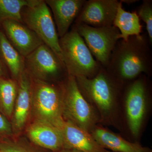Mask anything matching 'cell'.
Returning a JSON list of instances; mask_svg holds the SVG:
<instances>
[{"mask_svg":"<svg viewBox=\"0 0 152 152\" xmlns=\"http://www.w3.org/2000/svg\"><path fill=\"white\" fill-rule=\"evenodd\" d=\"M0 55L14 80L25 71L24 58L17 51L6 35L0 32Z\"/></svg>","mask_w":152,"mask_h":152,"instance_id":"18","label":"cell"},{"mask_svg":"<svg viewBox=\"0 0 152 152\" xmlns=\"http://www.w3.org/2000/svg\"><path fill=\"white\" fill-rule=\"evenodd\" d=\"M22 17L23 21L27 26L35 33L43 43L53 51L63 61L56 25L45 1L36 0L33 5L24 8L22 12Z\"/></svg>","mask_w":152,"mask_h":152,"instance_id":"6","label":"cell"},{"mask_svg":"<svg viewBox=\"0 0 152 152\" xmlns=\"http://www.w3.org/2000/svg\"><path fill=\"white\" fill-rule=\"evenodd\" d=\"M40 148L23 137L0 140V151L2 152H44Z\"/></svg>","mask_w":152,"mask_h":152,"instance_id":"21","label":"cell"},{"mask_svg":"<svg viewBox=\"0 0 152 152\" xmlns=\"http://www.w3.org/2000/svg\"><path fill=\"white\" fill-rule=\"evenodd\" d=\"M125 89V110L128 126L133 136L140 133L146 114L149 96L147 76L143 74L127 83Z\"/></svg>","mask_w":152,"mask_h":152,"instance_id":"8","label":"cell"},{"mask_svg":"<svg viewBox=\"0 0 152 152\" xmlns=\"http://www.w3.org/2000/svg\"><path fill=\"white\" fill-rule=\"evenodd\" d=\"M75 78L79 90L98 113L101 121H113L124 85L103 67L93 77L79 76Z\"/></svg>","mask_w":152,"mask_h":152,"instance_id":"2","label":"cell"},{"mask_svg":"<svg viewBox=\"0 0 152 152\" xmlns=\"http://www.w3.org/2000/svg\"><path fill=\"white\" fill-rule=\"evenodd\" d=\"M113 152L107 151V152ZM148 152H151V151H149Z\"/></svg>","mask_w":152,"mask_h":152,"instance_id":"27","label":"cell"},{"mask_svg":"<svg viewBox=\"0 0 152 152\" xmlns=\"http://www.w3.org/2000/svg\"><path fill=\"white\" fill-rule=\"evenodd\" d=\"M147 34L131 36L127 41H118L106 68L108 72L123 84L152 71V53Z\"/></svg>","mask_w":152,"mask_h":152,"instance_id":"1","label":"cell"},{"mask_svg":"<svg viewBox=\"0 0 152 152\" xmlns=\"http://www.w3.org/2000/svg\"><path fill=\"white\" fill-rule=\"evenodd\" d=\"M25 70L32 78L50 82L68 75L63 63L45 44L38 47L24 58Z\"/></svg>","mask_w":152,"mask_h":152,"instance_id":"9","label":"cell"},{"mask_svg":"<svg viewBox=\"0 0 152 152\" xmlns=\"http://www.w3.org/2000/svg\"><path fill=\"white\" fill-rule=\"evenodd\" d=\"M36 0H0V20H13L22 23V12L33 5Z\"/></svg>","mask_w":152,"mask_h":152,"instance_id":"20","label":"cell"},{"mask_svg":"<svg viewBox=\"0 0 152 152\" xmlns=\"http://www.w3.org/2000/svg\"><path fill=\"white\" fill-rule=\"evenodd\" d=\"M98 143L104 149L113 152H148L147 148L138 142H131L105 128L96 126L91 132Z\"/></svg>","mask_w":152,"mask_h":152,"instance_id":"16","label":"cell"},{"mask_svg":"<svg viewBox=\"0 0 152 152\" xmlns=\"http://www.w3.org/2000/svg\"><path fill=\"white\" fill-rule=\"evenodd\" d=\"M59 45L68 75L90 78L96 75L102 67L95 60L74 27L60 38Z\"/></svg>","mask_w":152,"mask_h":152,"instance_id":"4","label":"cell"},{"mask_svg":"<svg viewBox=\"0 0 152 152\" xmlns=\"http://www.w3.org/2000/svg\"><path fill=\"white\" fill-rule=\"evenodd\" d=\"M63 116L65 121L90 133L101 122L98 113L79 90L75 77L69 75L64 86Z\"/></svg>","mask_w":152,"mask_h":152,"instance_id":"5","label":"cell"},{"mask_svg":"<svg viewBox=\"0 0 152 152\" xmlns=\"http://www.w3.org/2000/svg\"><path fill=\"white\" fill-rule=\"evenodd\" d=\"M16 80L0 77V113L10 121L18 92Z\"/></svg>","mask_w":152,"mask_h":152,"instance_id":"19","label":"cell"},{"mask_svg":"<svg viewBox=\"0 0 152 152\" xmlns=\"http://www.w3.org/2000/svg\"><path fill=\"white\" fill-rule=\"evenodd\" d=\"M86 0H47L46 3L52 11L56 25L59 37L69 32V28L75 20Z\"/></svg>","mask_w":152,"mask_h":152,"instance_id":"14","label":"cell"},{"mask_svg":"<svg viewBox=\"0 0 152 152\" xmlns=\"http://www.w3.org/2000/svg\"><path fill=\"white\" fill-rule=\"evenodd\" d=\"M140 19L146 24L147 35L152 43V1L144 0L136 11Z\"/></svg>","mask_w":152,"mask_h":152,"instance_id":"22","label":"cell"},{"mask_svg":"<svg viewBox=\"0 0 152 152\" xmlns=\"http://www.w3.org/2000/svg\"><path fill=\"white\" fill-rule=\"evenodd\" d=\"M64 148L74 149L83 152H106L98 143L91 133L70 122L65 121L60 129Z\"/></svg>","mask_w":152,"mask_h":152,"instance_id":"15","label":"cell"},{"mask_svg":"<svg viewBox=\"0 0 152 152\" xmlns=\"http://www.w3.org/2000/svg\"><path fill=\"white\" fill-rule=\"evenodd\" d=\"M25 130L28 140L41 148L56 152L64 148L61 131L49 123L33 120Z\"/></svg>","mask_w":152,"mask_h":152,"instance_id":"12","label":"cell"},{"mask_svg":"<svg viewBox=\"0 0 152 152\" xmlns=\"http://www.w3.org/2000/svg\"><path fill=\"white\" fill-rule=\"evenodd\" d=\"M113 26L119 31L120 39L126 41L131 36L141 35L142 26L137 12H131L125 10L121 1Z\"/></svg>","mask_w":152,"mask_h":152,"instance_id":"17","label":"cell"},{"mask_svg":"<svg viewBox=\"0 0 152 152\" xmlns=\"http://www.w3.org/2000/svg\"><path fill=\"white\" fill-rule=\"evenodd\" d=\"M64 83L56 85L32 78L33 120L49 123L60 130L65 121L63 116Z\"/></svg>","mask_w":152,"mask_h":152,"instance_id":"3","label":"cell"},{"mask_svg":"<svg viewBox=\"0 0 152 152\" xmlns=\"http://www.w3.org/2000/svg\"><path fill=\"white\" fill-rule=\"evenodd\" d=\"M2 25L8 39L24 58L44 44L35 33L21 23L6 20Z\"/></svg>","mask_w":152,"mask_h":152,"instance_id":"13","label":"cell"},{"mask_svg":"<svg viewBox=\"0 0 152 152\" xmlns=\"http://www.w3.org/2000/svg\"><path fill=\"white\" fill-rule=\"evenodd\" d=\"M57 152H83L81 151H78L76 149H70V148H64L62 149L60 151Z\"/></svg>","mask_w":152,"mask_h":152,"instance_id":"24","label":"cell"},{"mask_svg":"<svg viewBox=\"0 0 152 152\" xmlns=\"http://www.w3.org/2000/svg\"><path fill=\"white\" fill-rule=\"evenodd\" d=\"M13 135L10 121L0 113V140L10 137Z\"/></svg>","mask_w":152,"mask_h":152,"instance_id":"23","label":"cell"},{"mask_svg":"<svg viewBox=\"0 0 152 152\" xmlns=\"http://www.w3.org/2000/svg\"><path fill=\"white\" fill-rule=\"evenodd\" d=\"M17 81L18 92L10 121L13 135L18 136L25 130L31 116L32 78L25 70Z\"/></svg>","mask_w":152,"mask_h":152,"instance_id":"11","label":"cell"},{"mask_svg":"<svg viewBox=\"0 0 152 152\" xmlns=\"http://www.w3.org/2000/svg\"><path fill=\"white\" fill-rule=\"evenodd\" d=\"M4 69H3L2 64L1 61L0 60V77H3L4 75Z\"/></svg>","mask_w":152,"mask_h":152,"instance_id":"26","label":"cell"},{"mask_svg":"<svg viewBox=\"0 0 152 152\" xmlns=\"http://www.w3.org/2000/svg\"><path fill=\"white\" fill-rule=\"evenodd\" d=\"M120 1L122 4L124 3L128 4H134V3L139 1H137V0H121Z\"/></svg>","mask_w":152,"mask_h":152,"instance_id":"25","label":"cell"},{"mask_svg":"<svg viewBox=\"0 0 152 152\" xmlns=\"http://www.w3.org/2000/svg\"><path fill=\"white\" fill-rule=\"evenodd\" d=\"M119 3L118 0L86 1L75 20L76 24L95 28L113 26Z\"/></svg>","mask_w":152,"mask_h":152,"instance_id":"10","label":"cell"},{"mask_svg":"<svg viewBox=\"0 0 152 152\" xmlns=\"http://www.w3.org/2000/svg\"><path fill=\"white\" fill-rule=\"evenodd\" d=\"M74 27L84 40L95 60L103 67L108 65L112 53L118 41L120 33L114 26L95 28L84 24Z\"/></svg>","mask_w":152,"mask_h":152,"instance_id":"7","label":"cell"},{"mask_svg":"<svg viewBox=\"0 0 152 152\" xmlns=\"http://www.w3.org/2000/svg\"><path fill=\"white\" fill-rule=\"evenodd\" d=\"M0 152H2L1 151H0Z\"/></svg>","mask_w":152,"mask_h":152,"instance_id":"28","label":"cell"}]
</instances>
